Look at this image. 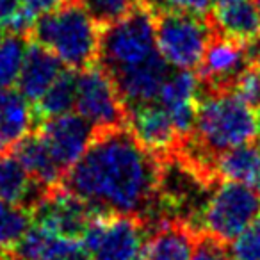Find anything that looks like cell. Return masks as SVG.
I'll return each mask as SVG.
<instances>
[{"mask_svg": "<svg viewBox=\"0 0 260 260\" xmlns=\"http://www.w3.org/2000/svg\"><path fill=\"white\" fill-rule=\"evenodd\" d=\"M162 159L136 139L128 126L96 130L93 141L62 178V187L98 214L159 219Z\"/></svg>", "mask_w": 260, "mask_h": 260, "instance_id": "cell-1", "label": "cell"}, {"mask_svg": "<svg viewBox=\"0 0 260 260\" xmlns=\"http://www.w3.org/2000/svg\"><path fill=\"white\" fill-rule=\"evenodd\" d=\"M256 130L258 125L251 109L234 91L205 89L200 86L194 128L177 152L196 168L216 177V157L249 143L256 136Z\"/></svg>", "mask_w": 260, "mask_h": 260, "instance_id": "cell-2", "label": "cell"}, {"mask_svg": "<svg viewBox=\"0 0 260 260\" xmlns=\"http://www.w3.org/2000/svg\"><path fill=\"white\" fill-rule=\"evenodd\" d=\"M29 36L77 72L98 62L100 25L80 0H66L57 9L38 18Z\"/></svg>", "mask_w": 260, "mask_h": 260, "instance_id": "cell-3", "label": "cell"}, {"mask_svg": "<svg viewBox=\"0 0 260 260\" xmlns=\"http://www.w3.org/2000/svg\"><path fill=\"white\" fill-rule=\"evenodd\" d=\"M157 54L153 15L143 0H138L123 18L100 27L98 64L109 75L141 64Z\"/></svg>", "mask_w": 260, "mask_h": 260, "instance_id": "cell-4", "label": "cell"}, {"mask_svg": "<svg viewBox=\"0 0 260 260\" xmlns=\"http://www.w3.org/2000/svg\"><path fill=\"white\" fill-rule=\"evenodd\" d=\"M258 216L260 191L241 182L219 180L200 212L196 232L228 246Z\"/></svg>", "mask_w": 260, "mask_h": 260, "instance_id": "cell-5", "label": "cell"}, {"mask_svg": "<svg viewBox=\"0 0 260 260\" xmlns=\"http://www.w3.org/2000/svg\"><path fill=\"white\" fill-rule=\"evenodd\" d=\"M155 25V40L160 55L180 70L194 72L202 64L203 54L214 32L210 13L192 15L171 8L150 9Z\"/></svg>", "mask_w": 260, "mask_h": 260, "instance_id": "cell-6", "label": "cell"}, {"mask_svg": "<svg viewBox=\"0 0 260 260\" xmlns=\"http://www.w3.org/2000/svg\"><path fill=\"white\" fill-rule=\"evenodd\" d=\"M145 219L123 214H96L80 237L91 260H138L148 241Z\"/></svg>", "mask_w": 260, "mask_h": 260, "instance_id": "cell-7", "label": "cell"}, {"mask_svg": "<svg viewBox=\"0 0 260 260\" xmlns=\"http://www.w3.org/2000/svg\"><path fill=\"white\" fill-rule=\"evenodd\" d=\"M75 109L94 126V130L118 128L126 125L125 104L111 75L98 62L80 70L77 79Z\"/></svg>", "mask_w": 260, "mask_h": 260, "instance_id": "cell-8", "label": "cell"}, {"mask_svg": "<svg viewBox=\"0 0 260 260\" xmlns=\"http://www.w3.org/2000/svg\"><path fill=\"white\" fill-rule=\"evenodd\" d=\"M96 214L82 198L62 185H57L48 189L41 202L32 209L30 216L36 224H41L62 237L80 239Z\"/></svg>", "mask_w": 260, "mask_h": 260, "instance_id": "cell-9", "label": "cell"}, {"mask_svg": "<svg viewBox=\"0 0 260 260\" xmlns=\"http://www.w3.org/2000/svg\"><path fill=\"white\" fill-rule=\"evenodd\" d=\"M251 62L249 45L224 36L214 29L203 54L202 64L196 70L200 86L205 89H232L239 73Z\"/></svg>", "mask_w": 260, "mask_h": 260, "instance_id": "cell-10", "label": "cell"}, {"mask_svg": "<svg viewBox=\"0 0 260 260\" xmlns=\"http://www.w3.org/2000/svg\"><path fill=\"white\" fill-rule=\"evenodd\" d=\"M47 143L55 162L61 166L64 175L82 157L89 143L94 138V126L79 112L61 114L41 121L34 128Z\"/></svg>", "mask_w": 260, "mask_h": 260, "instance_id": "cell-11", "label": "cell"}, {"mask_svg": "<svg viewBox=\"0 0 260 260\" xmlns=\"http://www.w3.org/2000/svg\"><path fill=\"white\" fill-rule=\"evenodd\" d=\"M126 126L145 148L160 159L173 155L184 141L171 116L159 102L126 111Z\"/></svg>", "mask_w": 260, "mask_h": 260, "instance_id": "cell-12", "label": "cell"}, {"mask_svg": "<svg viewBox=\"0 0 260 260\" xmlns=\"http://www.w3.org/2000/svg\"><path fill=\"white\" fill-rule=\"evenodd\" d=\"M171 75V64L160 55V52L148 61L132 68L112 73L111 79L125 104L126 111L139 105L157 102L164 82Z\"/></svg>", "mask_w": 260, "mask_h": 260, "instance_id": "cell-13", "label": "cell"}, {"mask_svg": "<svg viewBox=\"0 0 260 260\" xmlns=\"http://www.w3.org/2000/svg\"><path fill=\"white\" fill-rule=\"evenodd\" d=\"M198 91L200 80L189 70L182 72H171L168 80L164 82L162 89L159 93V102L168 114L171 116L175 126L182 139L191 136L196 121V109H198Z\"/></svg>", "mask_w": 260, "mask_h": 260, "instance_id": "cell-14", "label": "cell"}, {"mask_svg": "<svg viewBox=\"0 0 260 260\" xmlns=\"http://www.w3.org/2000/svg\"><path fill=\"white\" fill-rule=\"evenodd\" d=\"M16 260H91L80 239H70L41 226H29L13 248Z\"/></svg>", "mask_w": 260, "mask_h": 260, "instance_id": "cell-15", "label": "cell"}, {"mask_svg": "<svg viewBox=\"0 0 260 260\" xmlns=\"http://www.w3.org/2000/svg\"><path fill=\"white\" fill-rule=\"evenodd\" d=\"M61 72V59L52 54L48 48H45L43 45L38 43V41L30 40V43L27 45V52L25 57H23L18 80H16L18 91L29 102L36 104Z\"/></svg>", "mask_w": 260, "mask_h": 260, "instance_id": "cell-16", "label": "cell"}, {"mask_svg": "<svg viewBox=\"0 0 260 260\" xmlns=\"http://www.w3.org/2000/svg\"><path fill=\"white\" fill-rule=\"evenodd\" d=\"M210 22L217 32L253 45L260 40V13L255 0H224L210 11Z\"/></svg>", "mask_w": 260, "mask_h": 260, "instance_id": "cell-17", "label": "cell"}, {"mask_svg": "<svg viewBox=\"0 0 260 260\" xmlns=\"http://www.w3.org/2000/svg\"><path fill=\"white\" fill-rule=\"evenodd\" d=\"M47 191L30 177L15 153L0 152V198L30 214Z\"/></svg>", "mask_w": 260, "mask_h": 260, "instance_id": "cell-18", "label": "cell"}, {"mask_svg": "<svg viewBox=\"0 0 260 260\" xmlns=\"http://www.w3.org/2000/svg\"><path fill=\"white\" fill-rule=\"evenodd\" d=\"M198 232L182 221H164L152 228L143 260H191Z\"/></svg>", "mask_w": 260, "mask_h": 260, "instance_id": "cell-19", "label": "cell"}, {"mask_svg": "<svg viewBox=\"0 0 260 260\" xmlns=\"http://www.w3.org/2000/svg\"><path fill=\"white\" fill-rule=\"evenodd\" d=\"M36 128L30 102L20 91H0V152H9Z\"/></svg>", "mask_w": 260, "mask_h": 260, "instance_id": "cell-20", "label": "cell"}, {"mask_svg": "<svg viewBox=\"0 0 260 260\" xmlns=\"http://www.w3.org/2000/svg\"><path fill=\"white\" fill-rule=\"evenodd\" d=\"M13 150H15V155L18 157V160L23 164V168L29 171V175L38 184H41L47 189L57 187L62 184L64 171L55 162L47 143L43 141V138L36 130L30 132L27 138H23Z\"/></svg>", "mask_w": 260, "mask_h": 260, "instance_id": "cell-21", "label": "cell"}, {"mask_svg": "<svg viewBox=\"0 0 260 260\" xmlns=\"http://www.w3.org/2000/svg\"><path fill=\"white\" fill-rule=\"evenodd\" d=\"M214 173L219 180H234L246 185L260 184V148L244 143L219 153L214 160Z\"/></svg>", "mask_w": 260, "mask_h": 260, "instance_id": "cell-22", "label": "cell"}, {"mask_svg": "<svg viewBox=\"0 0 260 260\" xmlns=\"http://www.w3.org/2000/svg\"><path fill=\"white\" fill-rule=\"evenodd\" d=\"M77 70L66 68L59 73L57 79L52 82V86L45 91V94L32 105L36 126L41 121L55 116L68 114L77 102Z\"/></svg>", "mask_w": 260, "mask_h": 260, "instance_id": "cell-23", "label": "cell"}, {"mask_svg": "<svg viewBox=\"0 0 260 260\" xmlns=\"http://www.w3.org/2000/svg\"><path fill=\"white\" fill-rule=\"evenodd\" d=\"M27 34H0V91L11 89L18 80L27 52Z\"/></svg>", "mask_w": 260, "mask_h": 260, "instance_id": "cell-24", "label": "cell"}, {"mask_svg": "<svg viewBox=\"0 0 260 260\" xmlns=\"http://www.w3.org/2000/svg\"><path fill=\"white\" fill-rule=\"evenodd\" d=\"M30 226V214L0 198V253L15 248Z\"/></svg>", "mask_w": 260, "mask_h": 260, "instance_id": "cell-25", "label": "cell"}, {"mask_svg": "<svg viewBox=\"0 0 260 260\" xmlns=\"http://www.w3.org/2000/svg\"><path fill=\"white\" fill-rule=\"evenodd\" d=\"M100 27L123 18L138 0H80Z\"/></svg>", "mask_w": 260, "mask_h": 260, "instance_id": "cell-26", "label": "cell"}, {"mask_svg": "<svg viewBox=\"0 0 260 260\" xmlns=\"http://www.w3.org/2000/svg\"><path fill=\"white\" fill-rule=\"evenodd\" d=\"M235 94L248 105L249 109H260V68L255 62H249L235 79L234 87Z\"/></svg>", "mask_w": 260, "mask_h": 260, "instance_id": "cell-27", "label": "cell"}, {"mask_svg": "<svg viewBox=\"0 0 260 260\" xmlns=\"http://www.w3.org/2000/svg\"><path fill=\"white\" fill-rule=\"evenodd\" d=\"M234 260H260V216L232 242Z\"/></svg>", "mask_w": 260, "mask_h": 260, "instance_id": "cell-28", "label": "cell"}, {"mask_svg": "<svg viewBox=\"0 0 260 260\" xmlns=\"http://www.w3.org/2000/svg\"><path fill=\"white\" fill-rule=\"evenodd\" d=\"M191 260H230L226 244L216 241L207 234H198Z\"/></svg>", "mask_w": 260, "mask_h": 260, "instance_id": "cell-29", "label": "cell"}, {"mask_svg": "<svg viewBox=\"0 0 260 260\" xmlns=\"http://www.w3.org/2000/svg\"><path fill=\"white\" fill-rule=\"evenodd\" d=\"M148 4L152 6V9L171 8L202 16H207L210 13V0H148Z\"/></svg>", "mask_w": 260, "mask_h": 260, "instance_id": "cell-30", "label": "cell"}, {"mask_svg": "<svg viewBox=\"0 0 260 260\" xmlns=\"http://www.w3.org/2000/svg\"><path fill=\"white\" fill-rule=\"evenodd\" d=\"M249 57L260 68V40L255 41L253 45H249Z\"/></svg>", "mask_w": 260, "mask_h": 260, "instance_id": "cell-31", "label": "cell"}, {"mask_svg": "<svg viewBox=\"0 0 260 260\" xmlns=\"http://www.w3.org/2000/svg\"><path fill=\"white\" fill-rule=\"evenodd\" d=\"M256 125H258V128H260V109H258V112H256Z\"/></svg>", "mask_w": 260, "mask_h": 260, "instance_id": "cell-32", "label": "cell"}, {"mask_svg": "<svg viewBox=\"0 0 260 260\" xmlns=\"http://www.w3.org/2000/svg\"><path fill=\"white\" fill-rule=\"evenodd\" d=\"M2 260H16L15 256H11V258H9V256H6V253H4V256H2Z\"/></svg>", "mask_w": 260, "mask_h": 260, "instance_id": "cell-33", "label": "cell"}, {"mask_svg": "<svg viewBox=\"0 0 260 260\" xmlns=\"http://www.w3.org/2000/svg\"><path fill=\"white\" fill-rule=\"evenodd\" d=\"M255 4H256V9H258V13H260V0H255Z\"/></svg>", "mask_w": 260, "mask_h": 260, "instance_id": "cell-34", "label": "cell"}, {"mask_svg": "<svg viewBox=\"0 0 260 260\" xmlns=\"http://www.w3.org/2000/svg\"><path fill=\"white\" fill-rule=\"evenodd\" d=\"M214 2H216V4H221V2H224V0H214Z\"/></svg>", "mask_w": 260, "mask_h": 260, "instance_id": "cell-35", "label": "cell"}, {"mask_svg": "<svg viewBox=\"0 0 260 260\" xmlns=\"http://www.w3.org/2000/svg\"><path fill=\"white\" fill-rule=\"evenodd\" d=\"M2 256H4V253H0V260H2Z\"/></svg>", "mask_w": 260, "mask_h": 260, "instance_id": "cell-36", "label": "cell"}, {"mask_svg": "<svg viewBox=\"0 0 260 260\" xmlns=\"http://www.w3.org/2000/svg\"><path fill=\"white\" fill-rule=\"evenodd\" d=\"M256 145H258V148H260V139H258V143H256Z\"/></svg>", "mask_w": 260, "mask_h": 260, "instance_id": "cell-37", "label": "cell"}, {"mask_svg": "<svg viewBox=\"0 0 260 260\" xmlns=\"http://www.w3.org/2000/svg\"><path fill=\"white\" fill-rule=\"evenodd\" d=\"M258 191H260V184H258Z\"/></svg>", "mask_w": 260, "mask_h": 260, "instance_id": "cell-38", "label": "cell"}, {"mask_svg": "<svg viewBox=\"0 0 260 260\" xmlns=\"http://www.w3.org/2000/svg\"><path fill=\"white\" fill-rule=\"evenodd\" d=\"M0 34H2V32H0Z\"/></svg>", "mask_w": 260, "mask_h": 260, "instance_id": "cell-39", "label": "cell"}]
</instances>
